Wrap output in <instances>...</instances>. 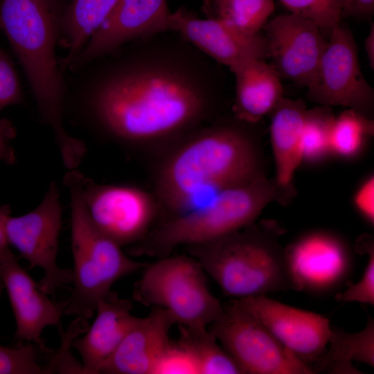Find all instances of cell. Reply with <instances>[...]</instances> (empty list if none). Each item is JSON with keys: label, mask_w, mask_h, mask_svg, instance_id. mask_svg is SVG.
Returning <instances> with one entry per match:
<instances>
[{"label": "cell", "mask_w": 374, "mask_h": 374, "mask_svg": "<svg viewBox=\"0 0 374 374\" xmlns=\"http://www.w3.org/2000/svg\"><path fill=\"white\" fill-rule=\"evenodd\" d=\"M0 30H1V25H0Z\"/></svg>", "instance_id": "cell-40"}, {"label": "cell", "mask_w": 374, "mask_h": 374, "mask_svg": "<svg viewBox=\"0 0 374 374\" xmlns=\"http://www.w3.org/2000/svg\"><path fill=\"white\" fill-rule=\"evenodd\" d=\"M374 134L373 121L351 109L335 116L330 135L333 158L354 161L364 152L367 143Z\"/></svg>", "instance_id": "cell-24"}, {"label": "cell", "mask_w": 374, "mask_h": 374, "mask_svg": "<svg viewBox=\"0 0 374 374\" xmlns=\"http://www.w3.org/2000/svg\"><path fill=\"white\" fill-rule=\"evenodd\" d=\"M237 121L195 132L163 158L155 174L156 199L171 217L184 213L202 192L217 193L267 175L260 138L251 124Z\"/></svg>", "instance_id": "cell-2"}, {"label": "cell", "mask_w": 374, "mask_h": 374, "mask_svg": "<svg viewBox=\"0 0 374 374\" xmlns=\"http://www.w3.org/2000/svg\"><path fill=\"white\" fill-rule=\"evenodd\" d=\"M133 298L163 309L175 324L189 328H207L223 311L208 289L203 268L190 256L169 255L146 265Z\"/></svg>", "instance_id": "cell-7"}, {"label": "cell", "mask_w": 374, "mask_h": 374, "mask_svg": "<svg viewBox=\"0 0 374 374\" xmlns=\"http://www.w3.org/2000/svg\"><path fill=\"white\" fill-rule=\"evenodd\" d=\"M174 324L168 312L152 307L146 317H136L100 373L152 374L157 362L172 341L169 335Z\"/></svg>", "instance_id": "cell-18"}, {"label": "cell", "mask_w": 374, "mask_h": 374, "mask_svg": "<svg viewBox=\"0 0 374 374\" xmlns=\"http://www.w3.org/2000/svg\"><path fill=\"white\" fill-rule=\"evenodd\" d=\"M277 222L262 220L211 241L186 247L224 295L239 299L290 289Z\"/></svg>", "instance_id": "cell-5"}, {"label": "cell", "mask_w": 374, "mask_h": 374, "mask_svg": "<svg viewBox=\"0 0 374 374\" xmlns=\"http://www.w3.org/2000/svg\"><path fill=\"white\" fill-rule=\"evenodd\" d=\"M48 0H1L0 25L26 74L43 121L61 157L80 149L63 124L65 86L55 57L58 26Z\"/></svg>", "instance_id": "cell-3"}, {"label": "cell", "mask_w": 374, "mask_h": 374, "mask_svg": "<svg viewBox=\"0 0 374 374\" xmlns=\"http://www.w3.org/2000/svg\"><path fill=\"white\" fill-rule=\"evenodd\" d=\"M356 250L367 254L368 260L361 279L356 283H348V287L335 295L338 302H358L374 305V241L371 235L364 234L358 239Z\"/></svg>", "instance_id": "cell-28"}, {"label": "cell", "mask_w": 374, "mask_h": 374, "mask_svg": "<svg viewBox=\"0 0 374 374\" xmlns=\"http://www.w3.org/2000/svg\"><path fill=\"white\" fill-rule=\"evenodd\" d=\"M329 35L307 87L308 98L318 105L344 106L371 117L374 92L361 71L353 34L338 24Z\"/></svg>", "instance_id": "cell-11"}, {"label": "cell", "mask_w": 374, "mask_h": 374, "mask_svg": "<svg viewBox=\"0 0 374 374\" xmlns=\"http://www.w3.org/2000/svg\"><path fill=\"white\" fill-rule=\"evenodd\" d=\"M262 29L271 65L279 76L307 87L327 44L321 29L292 12L275 17Z\"/></svg>", "instance_id": "cell-15"}, {"label": "cell", "mask_w": 374, "mask_h": 374, "mask_svg": "<svg viewBox=\"0 0 374 374\" xmlns=\"http://www.w3.org/2000/svg\"><path fill=\"white\" fill-rule=\"evenodd\" d=\"M166 0H118L112 11L68 68L78 71L126 44L169 30Z\"/></svg>", "instance_id": "cell-14"}, {"label": "cell", "mask_w": 374, "mask_h": 374, "mask_svg": "<svg viewBox=\"0 0 374 374\" xmlns=\"http://www.w3.org/2000/svg\"><path fill=\"white\" fill-rule=\"evenodd\" d=\"M374 11V0H342L341 17H368Z\"/></svg>", "instance_id": "cell-36"}, {"label": "cell", "mask_w": 374, "mask_h": 374, "mask_svg": "<svg viewBox=\"0 0 374 374\" xmlns=\"http://www.w3.org/2000/svg\"><path fill=\"white\" fill-rule=\"evenodd\" d=\"M335 116L331 107L307 109L301 136V163L316 166L332 158L330 135Z\"/></svg>", "instance_id": "cell-26"}, {"label": "cell", "mask_w": 374, "mask_h": 374, "mask_svg": "<svg viewBox=\"0 0 374 374\" xmlns=\"http://www.w3.org/2000/svg\"><path fill=\"white\" fill-rule=\"evenodd\" d=\"M69 331L64 335V343L48 364L44 366V373H83L82 364L74 360L70 353L73 341L89 328L87 319L77 317Z\"/></svg>", "instance_id": "cell-31"}, {"label": "cell", "mask_w": 374, "mask_h": 374, "mask_svg": "<svg viewBox=\"0 0 374 374\" xmlns=\"http://www.w3.org/2000/svg\"><path fill=\"white\" fill-rule=\"evenodd\" d=\"M10 215V208L8 205L0 206V251L8 247L6 234V222Z\"/></svg>", "instance_id": "cell-37"}, {"label": "cell", "mask_w": 374, "mask_h": 374, "mask_svg": "<svg viewBox=\"0 0 374 374\" xmlns=\"http://www.w3.org/2000/svg\"><path fill=\"white\" fill-rule=\"evenodd\" d=\"M152 374H200V371L193 355L177 341H171Z\"/></svg>", "instance_id": "cell-32"}, {"label": "cell", "mask_w": 374, "mask_h": 374, "mask_svg": "<svg viewBox=\"0 0 374 374\" xmlns=\"http://www.w3.org/2000/svg\"><path fill=\"white\" fill-rule=\"evenodd\" d=\"M118 0H73L61 21L68 53L60 66L67 68L109 15Z\"/></svg>", "instance_id": "cell-23"}, {"label": "cell", "mask_w": 374, "mask_h": 374, "mask_svg": "<svg viewBox=\"0 0 374 374\" xmlns=\"http://www.w3.org/2000/svg\"><path fill=\"white\" fill-rule=\"evenodd\" d=\"M169 31L177 33L199 52L230 71L247 60L269 58L264 35L240 32L217 17L201 19L180 8L170 15Z\"/></svg>", "instance_id": "cell-16"}, {"label": "cell", "mask_w": 374, "mask_h": 374, "mask_svg": "<svg viewBox=\"0 0 374 374\" xmlns=\"http://www.w3.org/2000/svg\"><path fill=\"white\" fill-rule=\"evenodd\" d=\"M233 300L314 373V366L325 353L332 333L327 317L284 304L266 295Z\"/></svg>", "instance_id": "cell-13"}, {"label": "cell", "mask_w": 374, "mask_h": 374, "mask_svg": "<svg viewBox=\"0 0 374 374\" xmlns=\"http://www.w3.org/2000/svg\"><path fill=\"white\" fill-rule=\"evenodd\" d=\"M82 198L95 226L121 247L139 242L152 229L156 198L132 186L96 184L78 171Z\"/></svg>", "instance_id": "cell-12"}, {"label": "cell", "mask_w": 374, "mask_h": 374, "mask_svg": "<svg viewBox=\"0 0 374 374\" xmlns=\"http://www.w3.org/2000/svg\"><path fill=\"white\" fill-rule=\"evenodd\" d=\"M292 13L314 21L330 34L341 17L342 0H279Z\"/></svg>", "instance_id": "cell-29"}, {"label": "cell", "mask_w": 374, "mask_h": 374, "mask_svg": "<svg viewBox=\"0 0 374 374\" xmlns=\"http://www.w3.org/2000/svg\"><path fill=\"white\" fill-rule=\"evenodd\" d=\"M329 347L314 366V373L359 374L353 362L374 366V320L368 316L366 326L358 332L350 333L332 328Z\"/></svg>", "instance_id": "cell-22"}, {"label": "cell", "mask_w": 374, "mask_h": 374, "mask_svg": "<svg viewBox=\"0 0 374 374\" xmlns=\"http://www.w3.org/2000/svg\"><path fill=\"white\" fill-rule=\"evenodd\" d=\"M307 109L303 100L283 97L269 114L274 177L283 185H294V172L301 163V136Z\"/></svg>", "instance_id": "cell-21"}, {"label": "cell", "mask_w": 374, "mask_h": 374, "mask_svg": "<svg viewBox=\"0 0 374 374\" xmlns=\"http://www.w3.org/2000/svg\"><path fill=\"white\" fill-rule=\"evenodd\" d=\"M231 71L235 78L233 111L236 119L256 124L283 98L281 78L265 60H247Z\"/></svg>", "instance_id": "cell-20"}, {"label": "cell", "mask_w": 374, "mask_h": 374, "mask_svg": "<svg viewBox=\"0 0 374 374\" xmlns=\"http://www.w3.org/2000/svg\"><path fill=\"white\" fill-rule=\"evenodd\" d=\"M64 181L71 199L73 288L64 301L63 314L88 319L117 280L143 269L146 264L131 259L95 226L82 198L78 171L69 170Z\"/></svg>", "instance_id": "cell-6"}, {"label": "cell", "mask_w": 374, "mask_h": 374, "mask_svg": "<svg viewBox=\"0 0 374 374\" xmlns=\"http://www.w3.org/2000/svg\"><path fill=\"white\" fill-rule=\"evenodd\" d=\"M107 62L84 84L96 124L124 143L145 144L178 136L210 114L214 84L190 51L145 45Z\"/></svg>", "instance_id": "cell-1"}, {"label": "cell", "mask_w": 374, "mask_h": 374, "mask_svg": "<svg viewBox=\"0 0 374 374\" xmlns=\"http://www.w3.org/2000/svg\"><path fill=\"white\" fill-rule=\"evenodd\" d=\"M62 207L57 184L52 181L40 204L29 213L18 217L9 215L6 222L8 244L15 247L30 267L44 271L39 286L47 294L72 283V269L57 263Z\"/></svg>", "instance_id": "cell-10"}, {"label": "cell", "mask_w": 374, "mask_h": 374, "mask_svg": "<svg viewBox=\"0 0 374 374\" xmlns=\"http://www.w3.org/2000/svg\"><path fill=\"white\" fill-rule=\"evenodd\" d=\"M15 130L8 121H0V161L7 164H13L16 157L10 145L14 137Z\"/></svg>", "instance_id": "cell-35"}, {"label": "cell", "mask_w": 374, "mask_h": 374, "mask_svg": "<svg viewBox=\"0 0 374 374\" xmlns=\"http://www.w3.org/2000/svg\"><path fill=\"white\" fill-rule=\"evenodd\" d=\"M23 101V93L16 69L8 55L0 48V112Z\"/></svg>", "instance_id": "cell-33"}, {"label": "cell", "mask_w": 374, "mask_h": 374, "mask_svg": "<svg viewBox=\"0 0 374 374\" xmlns=\"http://www.w3.org/2000/svg\"><path fill=\"white\" fill-rule=\"evenodd\" d=\"M132 308L130 299L120 298L112 291L98 302L91 326L71 344L81 357L83 373H100L136 319Z\"/></svg>", "instance_id": "cell-19"}, {"label": "cell", "mask_w": 374, "mask_h": 374, "mask_svg": "<svg viewBox=\"0 0 374 374\" xmlns=\"http://www.w3.org/2000/svg\"><path fill=\"white\" fill-rule=\"evenodd\" d=\"M284 256L290 289L319 296L346 283L354 265L347 240L323 229L300 234L284 248Z\"/></svg>", "instance_id": "cell-9"}, {"label": "cell", "mask_w": 374, "mask_h": 374, "mask_svg": "<svg viewBox=\"0 0 374 374\" xmlns=\"http://www.w3.org/2000/svg\"><path fill=\"white\" fill-rule=\"evenodd\" d=\"M296 195L294 185H283L267 175L226 188L208 204L153 227L131 253L157 258L168 256L179 246L205 243L241 229L256 222L268 204L287 206Z\"/></svg>", "instance_id": "cell-4"}, {"label": "cell", "mask_w": 374, "mask_h": 374, "mask_svg": "<svg viewBox=\"0 0 374 374\" xmlns=\"http://www.w3.org/2000/svg\"><path fill=\"white\" fill-rule=\"evenodd\" d=\"M177 341L195 359L200 374H242L240 367L217 343L207 328H189L179 326Z\"/></svg>", "instance_id": "cell-25"}, {"label": "cell", "mask_w": 374, "mask_h": 374, "mask_svg": "<svg viewBox=\"0 0 374 374\" xmlns=\"http://www.w3.org/2000/svg\"><path fill=\"white\" fill-rule=\"evenodd\" d=\"M216 17L236 30L260 33L274 9L273 0H213Z\"/></svg>", "instance_id": "cell-27"}, {"label": "cell", "mask_w": 374, "mask_h": 374, "mask_svg": "<svg viewBox=\"0 0 374 374\" xmlns=\"http://www.w3.org/2000/svg\"><path fill=\"white\" fill-rule=\"evenodd\" d=\"M4 289H5V287H4L3 282L2 279H1V278L0 277V297L1 296L3 290Z\"/></svg>", "instance_id": "cell-39"}, {"label": "cell", "mask_w": 374, "mask_h": 374, "mask_svg": "<svg viewBox=\"0 0 374 374\" xmlns=\"http://www.w3.org/2000/svg\"><path fill=\"white\" fill-rule=\"evenodd\" d=\"M0 277L16 321L15 338L19 342H33L46 353H53L42 334L47 326H60L64 301L51 300L19 265L8 247L0 251Z\"/></svg>", "instance_id": "cell-17"}, {"label": "cell", "mask_w": 374, "mask_h": 374, "mask_svg": "<svg viewBox=\"0 0 374 374\" xmlns=\"http://www.w3.org/2000/svg\"><path fill=\"white\" fill-rule=\"evenodd\" d=\"M210 327L242 374L314 373L233 299L223 305L222 313Z\"/></svg>", "instance_id": "cell-8"}, {"label": "cell", "mask_w": 374, "mask_h": 374, "mask_svg": "<svg viewBox=\"0 0 374 374\" xmlns=\"http://www.w3.org/2000/svg\"><path fill=\"white\" fill-rule=\"evenodd\" d=\"M355 209L370 226L374 225V176H366L355 190L353 197Z\"/></svg>", "instance_id": "cell-34"}, {"label": "cell", "mask_w": 374, "mask_h": 374, "mask_svg": "<svg viewBox=\"0 0 374 374\" xmlns=\"http://www.w3.org/2000/svg\"><path fill=\"white\" fill-rule=\"evenodd\" d=\"M364 50L370 67L374 69V25L371 24L369 33L364 40Z\"/></svg>", "instance_id": "cell-38"}, {"label": "cell", "mask_w": 374, "mask_h": 374, "mask_svg": "<svg viewBox=\"0 0 374 374\" xmlns=\"http://www.w3.org/2000/svg\"><path fill=\"white\" fill-rule=\"evenodd\" d=\"M44 366L37 362L30 344L17 348L0 346V374H43Z\"/></svg>", "instance_id": "cell-30"}]
</instances>
